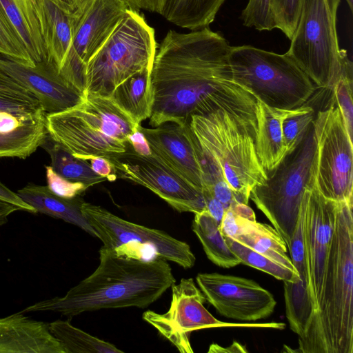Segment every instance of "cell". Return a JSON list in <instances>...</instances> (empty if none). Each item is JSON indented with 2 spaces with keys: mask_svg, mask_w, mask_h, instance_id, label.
Here are the masks:
<instances>
[{
  "mask_svg": "<svg viewBox=\"0 0 353 353\" xmlns=\"http://www.w3.org/2000/svg\"><path fill=\"white\" fill-rule=\"evenodd\" d=\"M227 39L209 27L188 33L169 30L157 45L151 81L150 124H184L216 110L232 117L254 138L256 98L236 83Z\"/></svg>",
  "mask_w": 353,
  "mask_h": 353,
  "instance_id": "6da1fadb",
  "label": "cell"
},
{
  "mask_svg": "<svg viewBox=\"0 0 353 353\" xmlns=\"http://www.w3.org/2000/svg\"><path fill=\"white\" fill-rule=\"evenodd\" d=\"M176 281L167 261L141 260L117 254L102 245L99 264L63 296L30 305L20 312H54L73 316L83 312L129 307L145 308Z\"/></svg>",
  "mask_w": 353,
  "mask_h": 353,
  "instance_id": "7a4b0ae2",
  "label": "cell"
},
{
  "mask_svg": "<svg viewBox=\"0 0 353 353\" xmlns=\"http://www.w3.org/2000/svg\"><path fill=\"white\" fill-rule=\"evenodd\" d=\"M352 207L339 202L319 311L296 352H353Z\"/></svg>",
  "mask_w": 353,
  "mask_h": 353,
  "instance_id": "3957f363",
  "label": "cell"
},
{
  "mask_svg": "<svg viewBox=\"0 0 353 353\" xmlns=\"http://www.w3.org/2000/svg\"><path fill=\"white\" fill-rule=\"evenodd\" d=\"M45 125L52 139L73 156L88 161L125 152L130 135L140 124L110 97L88 94L68 110L46 114Z\"/></svg>",
  "mask_w": 353,
  "mask_h": 353,
  "instance_id": "277c9868",
  "label": "cell"
},
{
  "mask_svg": "<svg viewBox=\"0 0 353 353\" xmlns=\"http://www.w3.org/2000/svg\"><path fill=\"white\" fill-rule=\"evenodd\" d=\"M188 123L202 154L220 168L237 201L248 204L252 188L267 178L254 138L222 110L193 115Z\"/></svg>",
  "mask_w": 353,
  "mask_h": 353,
  "instance_id": "5b68a950",
  "label": "cell"
},
{
  "mask_svg": "<svg viewBox=\"0 0 353 353\" xmlns=\"http://www.w3.org/2000/svg\"><path fill=\"white\" fill-rule=\"evenodd\" d=\"M317 143L314 121L304 137L267 178L251 190L255 203L287 245L290 243L306 188L316 182Z\"/></svg>",
  "mask_w": 353,
  "mask_h": 353,
  "instance_id": "8992f818",
  "label": "cell"
},
{
  "mask_svg": "<svg viewBox=\"0 0 353 353\" xmlns=\"http://www.w3.org/2000/svg\"><path fill=\"white\" fill-rule=\"evenodd\" d=\"M229 63L233 81L272 108H299L315 91L311 79L286 53L250 45L232 46Z\"/></svg>",
  "mask_w": 353,
  "mask_h": 353,
  "instance_id": "52a82bcc",
  "label": "cell"
},
{
  "mask_svg": "<svg viewBox=\"0 0 353 353\" xmlns=\"http://www.w3.org/2000/svg\"><path fill=\"white\" fill-rule=\"evenodd\" d=\"M341 0H303L295 32L285 52L317 87L332 91L341 77L352 69L341 49L336 30Z\"/></svg>",
  "mask_w": 353,
  "mask_h": 353,
  "instance_id": "ba28073f",
  "label": "cell"
},
{
  "mask_svg": "<svg viewBox=\"0 0 353 353\" xmlns=\"http://www.w3.org/2000/svg\"><path fill=\"white\" fill-rule=\"evenodd\" d=\"M157 48L154 28L139 10L128 8L88 64L85 96L110 97L131 75L152 67Z\"/></svg>",
  "mask_w": 353,
  "mask_h": 353,
  "instance_id": "9c48e42d",
  "label": "cell"
},
{
  "mask_svg": "<svg viewBox=\"0 0 353 353\" xmlns=\"http://www.w3.org/2000/svg\"><path fill=\"white\" fill-rule=\"evenodd\" d=\"M340 201L325 198L316 182L304 192L305 289L290 329L301 340L318 313L328 265L336 212Z\"/></svg>",
  "mask_w": 353,
  "mask_h": 353,
  "instance_id": "30bf717a",
  "label": "cell"
},
{
  "mask_svg": "<svg viewBox=\"0 0 353 353\" xmlns=\"http://www.w3.org/2000/svg\"><path fill=\"white\" fill-rule=\"evenodd\" d=\"M81 210L103 245L117 254L134 258V249L148 247L157 256L185 269L194 266L196 257L190 245L159 230L123 219L101 206L83 201ZM142 260V259H141Z\"/></svg>",
  "mask_w": 353,
  "mask_h": 353,
  "instance_id": "8fae6325",
  "label": "cell"
},
{
  "mask_svg": "<svg viewBox=\"0 0 353 353\" xmlns=\"http://www.w3.org/2000/svg\"><path fill=\"white\" fill-rule=\"evenodd\" d=\"M317 143L316 183L327 199L353 203L352 141L334 95L314 120Z\"/></svg>",
  "mask_w": 353,
  "mask_h": 353,
  "instance_id": "7c38bea8",
  "label": "cell"
},
{
  "mask_svg": "<svg viewBox=\"0 0 353 353\" xmlns=\"http://www.w3.org/2000/svg\"><path fill=\"white\" fill-rule=\"evenodd\" d=\"M130 8L124 0H85L74 12L72 43L60 76L85 95L87 66Z\"/></svg>",
  "mask_w": 353,
  "mask_h": 353,
  "instance_id": "4fadbf2b",
  "label": "cell"
},
{
  "mask_svg": "<svg viewBox=\"0 0 353 353\" xmlns=\"http://www.w3.org/2000/svg\"><path fill=\"white\" fill-rule=\"evenodd\" d=\"M169 310L163 314L146 310L143 319L154 327L181 353H192L190 335L194 331L208 327H252L283 330V323H235L220 321L204 307L205 296L192 278H183L172 284Z\"/></svg>",
  "mask_w": 353,
  "mask_h": 353,
  "instance_id": "5bb4252c",
  "label": "cell"
},
{
  "mask_svg": "<svg viewBox=\"0 0 353 353\" xmlns=\"http://www.w3.org/2000/svg\"><path fill=\"white\" fill-rule=\"evenodd\" d=\"M108 159L114 165L117 177L147 188L175 210L195 214L205 210L203 192L191 186L151 154L137 153L129 142L125 152Z\"/></svg>",
  "mask_w": 353,
  "mask_h": 353,
  "instance_id": "9a60e30c",
  "label": "cell"
},
{
  "mask_svg": "<svg viewBox=\"0 0 353 353\" xmlns=\"http://www.w3.org/2000/svg\"><path fill=\"white\" fill-rule=\"evenodd\" d=\"M196 281L205 300L229 319L249 322L265 319L276 305L272 294L251 279L213 272L199 273Z\"/></svg>",
  "mask_w": 353,
  "mask_h": 353,
  "instance_id": "2e32d148",
  "label": "cell"
},
{
  "mask_svg": "<svg viewBox=\"0 0 353 353\" xmlns=\"http://www.w3.org/2000/svg\"><path fill=\"white\" fill-rule=\"evenodd\" d=\"M151 154L197 190H204L201 151L188 123L168 122L153 128L138 127Z\"/></svg>",
  "mask_w": 353,
  "mask_h": 353,
  "instance_id": "e0dca14e",
  "label": "cell"
},
{
  "mask_svg": "<svg viewBox=\"0 0 353 353\" xmlns=\"http://www.w3.org/2000/svg\"><path fill=\"white\" fill-rule=\"evenodd\" d=\"M0 69L26 88L39 101L46 114L68 110L85 97L47 61L30 66L0 54Z\"/></svg>",
  "mask_w": 353,
  "mask_h": 353,
  "instance_id": "ac0fdd59",
  "label": "cell"
},
{
  "mask_svg": "<svg viewBox=\"0 0 353 353\" xmlns=\"http://www.w3.org/2000/svg\"><path fill=\"white\" fill-rule=\"evenodd\" d=\"M0 353H66L48 323L17 313L0 318Z\"/></svg>",
  "mask_w": 353,
  "mask_h": 353,
  "instance_id": "d6986e66",
  "label": "cell"
},
{
  "mask_svg": "<svg viewBox=\"0 0 353 353\" xmlns=\"http://www.w3.org/2000/svg\"><path fill=\"white\" fill-rule=\"evenodd\" d=\"M36 9L47 61L59 72L72 43L74 13L66 12L52 0H37Z\"/></svg>",
  "mask_w": 353,
  "mask_h": 353,
  "instance_id": "ffe728a7",
  "label": "cell"
},
{
  "mask_svg": "<svg viewBox=\"0 0 353 353\" xmlns=\"http://www.w3.org/2000/svg\"><path fill=\"white\" fill-rule=\"evenodd\" d=\"M291 110L272 108L256 99L254 142L258 158L265 172L272 170L287 153L282 123Z\"/></svg>",
  "mask_w": 353,
  "mask_h": 353,
  "instance_id": "44dd1931",
  "label": "cell"
},
{
  "mask_svg": "<svg viewBox=\"0 0 353 353\" xmlns=\"http://www.w3.org/2000/svg\"><path fill=\"white\" fill-rule=\"evenodd\" d=\"M17 195L32 207L37 213L43 214L74 225L93 237L97 235L83 216L80 196L64 199L54 194L47 185L28 183L17 192Z\"/></svg>",
  "mask_w": 353,
  "mask_h": 353,
  "instance_id": "7402d4cb",
  "label": "cell"
},
{
  "mask_svg": "<svg viewBox=\"0 0 353 353\" xmlns=\"http://www.w3.org/2000/svg\"><path fill=\"white\" fill-rule=\"evenodd\" d=\"M37 0H0V9L36 65L47 61L36 9Z\"/></svg>",
  "mask_w": 353,
  "mask_h": 353,
  "instance_id": "603a6c76",
  "label": "cell"
},
{
  "mask_svg": "<svg viewBox=\"0 0 353 353\" xmlns=\"http://www.w3.org/2000/svg\"><path fill=\"white\" fill-rule=\"evenodd\" d=\"M152 68H145L131 75L117 86L110 96L137 124L149 119L152 113L154 102Z\"/></svg>",
  "mask_w": 353,
  "mask_h": 353,
  "instance_id": "cb8c5ba5",
  "label": "cell"
},
{
  "mask_svg": "<svg viewBox=\"0 0 353 353\" xmlns=\"http://www.w3.org/2000/svg\"><path fill=\"white\" fill-rule=\"evenodd\" d=\"M192 229L200 241L207 257L213 263L223 268L241 263L226 243L220 232L219 223L207 210L194 214Z\"/></svg>",
  "mask_w": 353,
  "mask_h": 353,
  "instance_id": "d4e9b609",
  "label": "cell"
},
{
  "mask_svg": "<svg viewBox=\"0 0 353 353\" xmlns=\"http://www.w3.org/2000/svg\"><path fill=\"white\" fill-rule=\"evenodd\" d=\"M225 0H168L162 16L169 22L196 30L214 21Z\"/></svg>",
  "mask_w": 353,
  "mask_h": 353,
  "instance_id": "484cf974",
  "label": "cell"
},
{
  "mask_svg": "<svg viewBox=\"0 0 353 353\" xmlns=\"http://www.w3.org/2000/svg\"><path fill=\"white\" fill-rule=\"evenodd\" d=\"M254 251L296 270L287 254V245L276 229L267 223H250L243 232L233 238Z\"/></svg>",
  "mask_w": 353,
  "mask_h": 353,
  "instance_id": "4316f807",
  "label": "cell"
},
{
  "mask_svg": "<svg viewBox=\"0 0 353 353\" xmlns=\"http://www.w3.org/2000/svg\"><path fill=\"white\" fill-rule=\"evenodd\" d=\"M40 147L49 154L54 171L63 178L82 183L88 188L107 181L92 170L88 161L73 156L48 134Z\"/></svg>",
  "mask_w": 353,
  "mask_h": 353,
  "instance_id": "83f0119b",
  "label": "cell"
},
{
  "mask_svg": "<svg viewBox=\"0 0 353 353\" xmlns=\"http://www.w3.org/2000/svg\"><path fill=\"white\" fill-rule=\"evenodd\" d=\"M45 116L26 123L12 132H0V158L26 159L33 154L48 134Z\"/></svg>",
  "mask_w": 353,
  "mask_h": 353,
  "instance_id": "f1b7e54d",
  "label": "cell"
},
{
  "mask_svg": "<svg viewBox=\"0 0 353 353\" xmlns=\"http://www.w3.org/2000/svg\"><path fill=\"white\" fill-rule=\"evenodd\" d=\"M48 324L50 332L62 344L66 353L123 352L114 345L73 326L69 319H58Z\"/></svg>",
  "mask_w": 353,
  "mask_h": 353,
  "instance_id": "f546056e",
  "label": "cell"
},
{
  "mask_svg": "<svg viewBox=\"0 0 353 353\" xmlns=\"http://www.w3.org/2000/svg\"><path fill=\"white\" fill-rule=\"evenodd\" d=\"M224 238L230 250L239 257L241 263L269 274L283 282L297 283L299 281L300 279L296 270H291L254 251L233 238Z\"/></svg>",
  "mask_w": 353,
  "mask_h": 353,
  "instance_id": "4dcf8cb0",
  "label": "cell"
},
{
  "mask_svg": "<svg viewBox=\"0 0 353 353\" xmlns=\"http://www.w3.org/2000/svg\"><path fill=\"white\" fill-rule=\"evenodd\" d=\"M315 115L314 108L305 103L292 109L291 112L283 119L282 130L287 153L293 150L301 141L313 123Z\"/></svg>",
  "mask_w": 353,
  "mask_h": 353,
  "instance_id": "1f68e13d",
  "label": "cell"
},
{
  "mask_svg": "<svg viewBox=\"0 0 353 353\" xmlns=\"http://www.w3.org/2000/svg\"><path fill=\"white\" fill-rule=\"evenodd\" d=\"M275 28L290 40L298 25L303 0H270Z\"/></svg>",
  "mask_w": 353,
  "mask_h": 353,
  "instance_id": "d6a6232c",
  "label": "cell"
},
{
  "mask_svg": "<svg viewBox=\"0 0 353 353\" xmlns=\"http://www.w3.org/2000/svg\"><path fill=\"white\" fill-rule=\"evenodd\" d=\"M256 221L255 213L248 204L236 201L225 210L219 230L224 237L236 238L250 223Z\"/></svg>",
  "mask_w": 353,
  "mask_h": 353,
  "instance_id": "836d02e7",
  "label": "cell"
},
{
  "mask_svg": "<svg viewBox=\"0 0 353 353\" xmlns=\"http://www.w3.org/2000/svg\"><path fill=\"white\" fill-rule=\"evenodd\" d=\"M0 54L28 65H35L1 9Z\"/></svg>",
  "mask_w": 353,
  "mask_h": 353,
  "instance_id": "e575fe53",
  "label": "cell"
},
{
  "mask_svg": "<svg viewBox=\"0 0 353 353\" xmlns=\"http://www.w3.org/2000/svg\"><path fill=\"white\" fill-rule=\"evenodd\" d=\"M341 111L349 137L352 141V70L346 72L332 91Z\"/></svg>",
  "mask_w": 353,
  "mask_h": 353,
  "instance_id": "d590c367",
  "label": "cell"
},
{
  "mask_svg": "<svg viewBox=\"0 0 353 353\" xmlns=\"http://www.w3.org/2000/svg\"><path fill=\"white\" fill-rule=\"evenodd\" d=\"M269 2L270 0H248L241 14L243 25L259 31L275 28Z\"/></svg>",
  "mask_w": 353,
  "mask_h": 353,
  "instance_id": "8d00e7d4",
  "label": "cell"
},
{
  "mask_svg": "<svg viewBox=\"0 0 353 353\" xmlns=\"http://www.w3.org/2000/svg\"><path fill=\"white\" fill-rule=\"evenodd\" d=\"M12 113L26 120H34L46 115L39 102H31L0 94V112Z\"/></svg>",
  "mask_w": 353,
  "mask_h": 353,
  "instance_id": "74e56055",
  "label": "cell"
},
{
  "mask_svg": "<svg viewBox=\"0 0 353 353\" xmlns=\"http://www.w3.org/2000/svg\"><path fill=\"white\" fill-rule=\"evenodd\" d=\"M47 186L56 195L64 199H74L80 196L88 188L79 182L70 181L58 173L51 165H46Z\"/></svg>",
  "mask_w": 353,
  "mask_h": 353,
  "instance_id": "f35d334b",
  "label": "cell"
},
{
  "mask_svg": "<svg viewBox=\"0 0 353 353\" xmlns=\"http://www.w3.org/2000/svg\"><path fill=\"white\" fill-rule=\"evenodd\" d=\"M0 94L31 102L39 101L24 87L0 69Z\"/></svg>",
  "mask_w": 353,
  "mask_h": 353,
  "instance_id": "ab89813d",
  "label": "cell"
},
{
  "mask_svg": "<svg viewBox=\"0 0 353 353\" xmlns=\"http://www.w3.org/2000/svg\"><path fill=\"white\" fill-rule=\"evenodd\" d=\"M92 170L97 174L112 182L117 178V170L113 163L104 157H92L88 159Z\"/></svg>",
  "mask_w": 353,
  "mask_h": 353,
  "instance_id": "60d3db41",
  "label": "cell"
},
{
  "mask_svg": "<svg viewBox=\"0 0 353 353\" xmlns=\"http://www.w3.org/2000/svg\"><path fill=\"white\" fill-rule=\"evenodd\" d=\"M131 9L145 10L150 12L163 14L168 0H124Z\"/></svg>",
  "mask_w": 353,
  "mask_h": 353,
  "instance_id": "b9f144b4",
  "label": "cell"
},
{
  "mask_svg": "<svg viewBox=\"0 0 353 353\" xmlns=\"http://www.w3.org/2000/svg\"><path fill=\"white\" fill-rule=\"evenodd\" d=\"M37 119L26 120L8 112H0V132L6 133L12 132L26 123Z\"/></svg>",
  "mask_w": 353,
  "mask_h": 353,
  "instance_id": "7bdbcfd3",
  "label": "cell"
},
{
  "mask_svg": "<svg viewBox=\"0 0 353 353\" xmlns=\"http://www.w3.org/2000/svg\"><path fill=\"white\" fill-rule=\"evenodd\" d=\"M0 198L3 199L7 201H9L13 204H15L20 207L23 211H26L30 213L36 214L35 210L25 203L17 194V192H14L8 187L6 186L1 181H0Z\"/></svg>",
  "mask_w": 353,
  "mask_h": 353,
  "instance_id": "ee69618b",
  "label": "cell"
},
{
  "mask_svg": "<svg viewBox=\"0 0 353 353\" xmlns=\"http://www.w3.org/2000/svg\"><path fill=\"white\" fill-rule=\"evenodd\" d=\"M203 193L205 201V210H207L212 216L220 224L225 210V208L221 202L208 191H203Z\"/></svg>",
  "mask_w": 353,
  "mask_h": 353,
  "instance_id": "f6af8a7d",
  "label": "cell"
},
{
  "mask_svg": "<svg viewBox=\"0 0 353 353\" xmlns=\"http://www.w3.org/2000/svg\"><path fill=\"white\" fill-rule=\"evenodd\" d=\"M128 142L137 153L142 155H149L151 154L148 141L143 132L139 128L130 135Z\"/></svg>",
  "mask_w": 353,
  "mask_h": 353,
  "instance_id": "bcb514c9",
  "label": "cell"
},
{
  "mask_svg": "<svg viewBox=\"0 0 353 353\" xmlns=\"http://www.w3.org/2000/svg\"><path fill=\"white\" fill-rule=\"evenodd\" d=\"M21 210L18 205L0 198V227L8 222L9 215L14 212Z\"/></svg>",
  "mask_w": 353,
  "mask_h": 353,
  "instance_id": "7dc6e473",
  "label": "cell"
},
{
  "mask_svg": "<svg viewBox=\"0 0 353 353\" xmlns=\"http://www.w3.org/2000/svg\"><path fill=\"white\" fill-rule=\"evenodd\" d=\"M208 352H247L248 350L240 343L234 342L228 347H223L216 343H212L209 347Z\"/></svg>",
  "mask_w": 353,
  "mask_h": 353,
  "instance_id": "c3c4849f",
  "label": "cell"
},
{
  "mask_svg": "<svg viewBox=\"0 0 353 353\" xmlns=\"http://www.w3.org/2000/svg\"><path fill=\"white\" fill-rule=\"evenodd\" d=\"M59 7L68 12H75L85 0H52Z\"/></svg>",
  "mask_w": 353,
  "mask_h": 353,
  "instance_id": "681fc988",
  "label": "cell"
},
{
  "mask_svg": "<svg viewBox=\"0 0 353 353\" xmlns=\"http://www.w3.org/2000/svg\"><path fill=\"white\" fill-rule=\"evenodd\" d=\"M345 1L347 2L350 11L352 12L353 11V0H345Z\"/></svg>",
  "mask_w": 353,
  "mask_h": 353,
  "instance_id": "f907efd6",
  "label": "cell"
}]
</instances>
